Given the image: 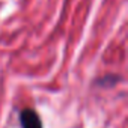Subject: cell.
<instances>
[{
	"instance_id": "1",
	"label": "cell",
	"mask_w": 128,
	"mask_h": 128,
	"mask_svg": "<svg viewBox=\"0 0 128 128\" xmlns=\"http://www.w3.org/2000/svg\"><path fill=\"white\" fill-rule=\"evenodd\" d=\"M18 119H20L21 128H44L41 116L33 108H23L20 112Z\"/></svg>"
}]
</instances>
